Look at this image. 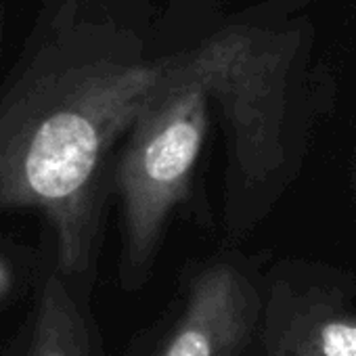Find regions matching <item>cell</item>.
<instances>
[{
    "label": "cell",
    "mask_w": 356,
    "mask_h": 356,
    "mask_svg": "<svg viewBox=\"0 0 356 356\" xmlns=\"http://www.w3.org/2000/svg\"><path fill=\"white\" fill-rule=\"evenodd\" d=\"M187 61L136 63L99 30L38 22L0 95V210H38L57 270L82 291L97 260L103 163Z\"/></svg>",
    "instance_id": "1"
},
{
    "label": "cell",
    "mask_w": 356,
    "mask_h": 356,
    "mask_svg": "<svg viewBox=\"0 0 356 356\" xmlns=\"http://www.w3.org/2000/svg\"><path fill=\"white\" fill-rule=\"evenodd\" d=\"M254 356H356V281L321 264L275 266Z\"/></svg>",
    "instance_id": "4"
},
{
    "label": "cell",
    "mask_w": 356,
    "mask_h": 356,
    "mask_svg": "<svg viewBox=\"0 0 356 356\" xmlns=\"http://www.w3.org/2000/svg\"><path fill=\"white\" fill-rule=\"evenodd\" d=\"M26 356H101L97 323L86 291L59 270L51 273L36 304L34 331Z\"/></svg>",
    "instance_id": "5"
},
{
    "label": "cell",
    "mask_w": 356,
    "mask_h": 356,
    "mask_svg": "<svg viewBox=\"0 0 356 356\" xmlns=\"http://www.w3.org/2000/svg\"><path fill=\"white\" fill-rule=\"evenodd\" d=\"M13 285H15V275H13V268L9 266V262L0 256V304H3L11 291H13Z\"/></svg>",
    "instance_id": "6"
},
{
    "label": "cell",
    "mask_w": 356,
    "mask_h": 356,
    "mask_svg": "<svg viewBox=\"0 0 356 356\" xmlns=\"http://www.w3.org/2000/svg\"><path fill=\"white\" fill-rule=\"evenodd\" d=\"M239 40L214 42L189 57L130 128L118 183L124 202L120 285L138 291L151 275L172 210L187 197L208 124V88L241 55Z\"/></svg>",
    "instance_id": "2"
},
{
    "label": "cell",
    "mask_w": 356,
    "mask_h": 356,
    "mask_svg": "<svg viewBox=\"0 0 356 356\" xmlns=\"http://www.w3.org/2000/svg\"><path fill=\"white\" fill-rule=\"evenodd\" d=\"M266 275L237 256L189 270L168 308L132 335L124 356H254Z\"/></svg>",
    "instance_id": "3"
}]
</instances>
